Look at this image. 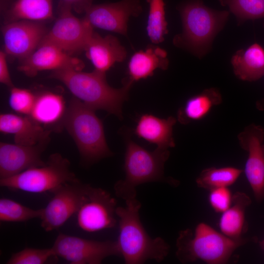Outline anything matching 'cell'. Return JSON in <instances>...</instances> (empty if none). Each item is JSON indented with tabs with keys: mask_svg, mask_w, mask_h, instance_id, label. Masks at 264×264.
<instances>
[{
	"mask_svg": "<svg viewBox=\"0 0 264 264\" xmlns=\"http://www.w3.org/2000/svg\"><path fill=\"white\" fill-rule=\"evenodd\" d=\"M50 77L64 84L73 95L95 110H102L122 118V105L128 98L132 83L125 80L120 88L110 87L105 73L95 70L91 72L74 68L55 70Z\"/></svg>",
	"mask_w": 264,
	"mask_h": 264,
	"instance_id": "obj_1",
	"label": "cell"
},
{
	"mask_svg": "<svg viewBox=\"0 0 264 264\" xmlns=\"http://www.w3.org/2000/svg\"><path fill=\"white\" fill-rule=\"evenodd\" d=\"M141 204L136 198L126 201V206L117 207L119 233L116 241L120 255L125 264H141L147 260L163 261L170 246L160 237L153 238L148 234L140 219Z\"/></svg>",
	"mask_w": 264,
	"mask_h": 264,
	"instance_id": "obj_2",
	"label": "cell"
},
{
	"mask_svg": "<svg viewBox=\"0 0 264 264\" xmlns=\"http://www.w3.org/2000/svg\"><path fill=\"white\" fill-rule=\"evenodd\" d=\"M170 155L168 150L156 148L150 151L127 136L124 169L125 177L114 186L117 197L126 201L136 198V187L151 182H163L177 186L179 181L166 177L165 163Z\"/></svg>",
	"mask_w": 264,
	"mask_h": 264,
	"instance_id": "obj_3",
	"label": "cell"
},
{
	"mask_svg": "<svg viewBox=\"0 0 264 264\" xmlns=\"http://www.w3.org/2000/svg\"><path fill=\"white\" fill-rule=\"evenodd\" d=\"M248 240L230 238L207 223L200 222L194 231L190 229L180 231L176 242V256L182 263L200 260L209 264H223Z\"/></svg>",
	"mask_w": 264,
	"mask_h": 264,
	"instance_id": "obj_4",
	"label": "cell"
},
{
	"mask_svg": "<svg viewBox=\"0 0 264 264\" xmlns=\"http://www.w3.org/2000/svg\"><path fill=\"white\" fill-rule=\"evenodd\" d=\"M95 111L74 97L63 121V127L74 140L82 162L87 166L113 154L106 142L103 124Z\"/></svg>",
	"mask_w": 264,
	"mask_h": 264,
	"instance_id": "obj_5",
	"label": "cell"
},
{
	"mask_svg": "<svg viewBox=\"0 0 264 264\" xmlns=\"http://www.w3.org/2000/svg\"><path fill=\"white\" fill-rule=\"evenodd\" d=\"M178 10L183 31L174 38V44L198 56L203 55L227 21L228 11L210 8L201 0H187L178 6Z\"/></svg>",
	"mask_w": 264,
	"mask_h": 264,
	"instance_id": "obj_6",
	"label": "cell"
},
{
	"mask_svg": "<svg viewBox=\"0 0 264 264\" xmlns=\"http://www.w3.org/2000/svg\"><path fill=\"white\" fill-rule=\"evenodd\" d=\"M77 179L70 170L69 161L61 154L55 153L50 155L44 166L0 179V186L11 190L32 193H53L63 184Z\"/></svg>",
	"mask_w": 264,
	"mask_h": 264,
	"instance_id": "obj_7",
	"label": "cell"
},
{
	"mask_svg": "<svg viewBox=\"0 0 264 264\" xmlns=\"http://www.w3.org/2000/svg\"><path fill=\"white\" fill-rule=\"evenodd\" d=\"M71 6L62 0L59 16L41 43L53 44L68 53L85 50L94 33L93 27L85 18L74 16Z\"/></svg>",
	"mask_w": 264,
	"mask_h": 264,
	"instance_id": "obj_8",
	"label": "cell"
},
{
	"mask_svg": "<svg viewBox=\"0 0 264 264\" xmlns=\"http://www.w3.org/2000/svg\"><path fill=\"white\" fill-rule=\"evenodd\" d=\"M56 257L71 264H100L106 258L120 255L116 241H98L60 234L51 247Z\"/></svg>",
	"mask_w": 264,
	"mask_h": 264,
	"instance_id": "obj_9",
	"label": "cell"
},
{
	"mask_svg": "<svg viewBox=\"0 0 264 264\" xmlns=\"http://www.w3.org/2000/svg\"><path fill=\"white\" fill-rule=\"evenodd\" d=\"M89 184L78 179L67 182L55 191L52 198L45 207L40 219L45 231H51L63 226L81 206Z\"/></svg>",
	"mask_w": 264,
	"mask_h": 264,
	"instance_id": "obj_10",
	"label": "cell"
},
{
	"mask_svg": "<svg viewBox=\"0 0 264 264\" xmlns=\"http://www.w3.org/2000/svg\"><path fill=\"white\" fill-rule=\"evenodd\" d=\"M116 204V199L108 192L90 185L76 214L78 226L88 232L114 227Z\"/></svg>",
	"mask_w": 264,
	"mask_h": 264,
	"instance_id": "obj_11",
	"label": "cell"
},
{
	"mask_svg": "<svg viewBox=\"0 0 264 264\" xmlns=\"http://www.w3.org/2000/svg\"><path fill=\"white\" fill-rule=\"evenodd\" d=\"M242 148L248 153L244 173L258 201L264 199V128L255 124L247 126L238 135Z\"/></svg>",
	"mask_w": 264,
	"mask_h": 264,
	"instance_id": "obj_12",
	"label": "cell"
},
{
	"mask_svg": "<svg viewBox=\"0 0 264 264\" xmlns=\"http://www.w3.org/2000/svg\"><path fill=\"white\" fill-rule=\"evenodd\" d=\"M142 10L140 0H121L92 4L86 10L85 18L93 27L127 35L129 18L137 17Z\"/></svg>",
	"mask_w": 264,
	"mask_h": 264,
	"instance_id": "obj_13",
	"label": "cell"
},
{
	"mask_svg": "<svg viewBox=\"0 0 264 264\" xmlns=\"http://www.w3.org/2000/svg\"><path fill=\"white\" fill-rule=\"evenodd\" d=\"M4 51L24 60L39 46L47 32L40 22L15 21L2 28Z\"/></svg>",
	"mask_w": 264,
	"mask_h": 264,
	"instance_id": "obj_14",
	"label": "cell"
},
{
	"mask_svg": "<svg viewBox=\"0 0 264 264\" xmlns=\"http://www.w3.org/2000/svg\"><path fill=\"white\" fill-rule=\"evenodd\" d=\"M50 139L34 145L0 143V178L9 177L27 169L44 166L42 159Z\"/></svg>",
	"mask_w": 264,
	"mask_h": 264,
	"instance_id": "obj_15",
	"label": "cell"
},
{
	"mask_svg": "<svg viewBox=\"0 0 264 264\" xmlns=\"http://www.w3.org/2000/svg\"><path fill=\"white\" fill-rule=\"evenodd\" d=\"M23 60L19 69L29 77H33L44 70L66 68L81 70L84 66L81 60L48 43H41L32 54Z\"/></svg>",
	"mask_w": 264,
	"mask_h": 264,
	"instance_id": "obj_16",
	"label": "cell"
},
{
	"mask_svg": "<svg viewBox=\"0 0 264 264\" xmlns=\"http://www.w3.org/2000/svg\"><path fill=\"white\" fill-rule=\"evenodd\" d=\"M0 131L13 135L15 143L23 145H34L49 139L51 132L30 115L8 113L0 115Z\"/></svg>",
	"mask_w": 264,
	"mask_h": 264,
	"instance_id": "obj_17",
	"label": "cell"
},
{
	"mask_svg": "<svg viewBox=\"0 0 264 264\" xmlns=\"http://www.w3.org/2000/svg\"><path fill=\"white\" fill-rule=\"evenodd\" d=\"M85 51L94 70L103 73L115 63L123 61L127 57L126 49L117 38L110 35L102 37L94 32Z\"/></svg>",
	"mask_w": 264,
	"mask_h": 264,
	"instance_id": "obj_18",
	"label": "cell"
},
{
	"mask_svg": "<svg viewBox=\"0 0 264 264\" xmlns=\"http://www.w3.org/2000/svg\"><path fill=\"white\" fill-rule=\"evenodd\" d=\"M176 121L173 116L161 118L144 113L138 119L134 132L139 138L156 145V148L168 150L175 146L173 129Z\"/></svg>",
	"mask_w": 264,
	"mask_h": 264,
	"instance_id": "obj_19",
	"label": "cell"
},
{
	"mask_svg": "<svg viewBox=\"0 0 264 264\" xmlns=\"http://www.w3.org/2000/svg\"><path fill=\"white\" fill-rule=\"evenodd\" d=\"M67 107L64 97L58 93L45 91L36 95L30 116L46 129L63 128Z\"/></svg>",
	"mask_w": 264,
	"mask_h": 264,
	"instance_id": "obj_20",
	"label": "cell"
},
{
	"mask_svg": "<svg viewBox=\"0 0 264 264\" xmlns=\"http://www.w3.org/2000/svg\"><path fill=\"white\" fill-rule=\"evenodd\" d=\"M169 65L167 53L156 45H150L143 50L135 52L128 66V81L133 83L153 76L157 69L165 70Z\"/></svg>",
	"mask_w": 264,
	"mask_h": 264,
	"instance_id": "obj_21",
	"label": "cell"
},
{
	"mask_svg": "<svg viewBox=\"0 0 264 264\" xmlns=\"http://www.w3.org/2000/svg\"><path fill=\"white\" fill-rule=\"evenodd\" d=\"M251 203L250 198L243 192H237L233 195L231 206L221 213L220 218V232L233 239L243 238L242 235L247 228L246 209Z\"/></svg>",
	"mask_w": 264,
	"mask_h": 264,
	"instance_id": "obj_22",
	"label": "cell"
},
{
	"mask_svg": "<svg viewBox=\"0 0 264 264\" xmlns=\"http://www.w3.org/2000/svg\"><path fill=\"white\" fill-rule=\"evenodd\" d=\"M235 74L239 79L255 81L264 76V48L255 43L237 51L231 59Z\"/></svg>",
	"mask_w": 264,
	"mask_h": 264,
	"instance_id": "obj_23",
	"label": "cell"
},
{
	"mask_svg": "<svg viewBox=\"0 0 264 264\" xmlns=\"http://www.w3.org/2000/svg\"><path fill=\"white\" fill-rule=\"evenodd\" d=\"M222 98L219 90L210 88L189 98L179 109L177 120L182 124H188L205 117L215 106L221 103Z\"/></svg>",
	"mask_w": 264,
	"mask_h": 264,
	"instance_id": "obj_24",
	"label": "cell"
},
{
	"mask_svg": "<svg viewBox=\"0 0 264 264\" xmlns=\"http://www.w3.org/2000/svg\"><path fill=\"white\" fill-rule=\"evenodd\" d=\"M9 13L15 21L41 22L53 16L52 0H17L11 5Z\"/></svg>",
	"mask_w": 264,
	"mask_h": 264,
	"instance_id": "obj_25",
	"label": "cell"
},
{
	"mask_svg": "<svg viewBox=\"0 0 264 264\" xmlns=\"http://www.w3.org/2000/svg\"><path fill=\"white\" fill-rule=\"evenodd\" d=\"M242 171L233 167H210L203 170L197 178V186L211 190L233 184Z\"/></svg>",
	"mask_w": 264,
	"mask_h": 264,
	"instance_id": "obj_26",
	"label": "cell"
},
{
	"mask_svg": "<svg viewBox=\"0 0 264 264\" xmlns=\"http://www.w3.org/2000/svg\"><path fill=\"white\" fill-rule=\"evenodd\" d=\"M149 5L146 31L148 37L154 44L162 42L168 33L164 0H146Z\"/></svg>",
	"mask_w": 264,
	"mask_h": 264,
	"instance_id": "obj_27",
	"label": "cell"
},
{
	"mask_svg": "<svg viewBox=\"0 0 264 264\" xmlns=\"http://www.w3.org/2000/svg\"><path fill=\"white\" fill-rule=\"evenodd\" d=\"M43 208L33 209L7 198L0 199V220L3 222H23L40 219Z\"/></svg>",
	"mask_w": 264,
	"mask_h": 264,
	"instance_id": "obj_28",
	"label": "cell"
},
{
	"mask_svg": "<svg viewBox=\"0 0 264 264\" xmlns=\"http://www.w3.org/2000/svg\"><path fill=\"white\" fill-rule=\"evenodd\" d=\"M240 21L264 18V0H219Z\"/></svg>",
	"mask_w": 264,
	"mask_h": 264,
	"instance_id": "obj_29",
	"label": "cell"
},
{
	"mask_svg": "<svg viewBox=\"0 0 264 264\" xmlns=\"http://www.w3.org/2000/svg\"><path fill=\"white\" fill-rule=\"evenodd\" d=\"M52 257H56L52 248L44 249L25 248L13 254L6 264H43Z\"/></svg>",
	"mask_w": 264,
	"mask_h": 264,
	"instance_id": "obj_30",
	"label": "cell"
},
{
	"mask_svg": "<svg viewBox=\"0 0 264 264\" xmlns=\"http://www.w3.org/2000/svg\"><path fill=\"white\" fill-rule=\"evenodd\" d=\"M36 95L31 90L13 87L10 88L9 104L15 112L29 115L34 106Z\"/></svg>",
	"mask_w": 264,
	"mask_h": 264,
	"instance_id": "obj_31",
	"label": "cell"
},
{
	"mask_svg": "<svg viewBox=\"0 0 264 264\" xmlns=\"http://www.w3.org/2000/svg\"><path fill=\"white\" fill-rule=\"evenodd\" d=\"M233 195L228 187L210 190L208 200L211 207L217 213H222L231 205Z\"/></svg>",
	"mask_w": 264,
	"mask_h": 264,
	"instance_id": "obj_32",
	"label": "cell"
},
{
	"mask_svg": "<svg viewBox=\"0 0 264 264\" xmlns=\"http://www.w3.org/2000/svg\"><path fill=\"white\" fill-rule=\"evenodd\" d=\"M0 82L9 87H14L11 79L5 51H0Z\"/></svg>",
	"mask_w": 264,
	"mask_h": 264,
	"instance_id": "obj_33",
	"label": "cell"
},
{
	"mask_svg": "<svg viewBox=\"0 0 264 264\" xmlns=\"http://www.w3.org/2000/svg\"><path fill=\"white\" fill-rule=\"evenodd\" d=\"M71 6L74 5L78 10L84 11L92 5V0H62Z\"/></svg>",
	"mask_w": 264,
	"mask_h": 264,
	"instance_id": "obj_34",
	"label": "cell"
},
{
	"mask_svg": "<svg viewBox=\"0 0 264 264\" xmlns=\"http://www.w3.org/2000/svg\"><path fill=\"white\" fill-rule=\"evenodd\" d=\"M256 106L257 108L259 110H264V99L261 101H258L256 104Z\"/></svg>",
	"mask_w": 264,
	"mask_h": 264,
	"instance_id": "obj_35",
	"label": "cell"
},
{
	"mask_svg": "<svg viewBox=\"0 0 264 264\" xmlns=\"http://www.w3.org/2000/svg\"><path fill=\"white\" fill-rule=\"evenodd\" d=\"M262 246L263 247L264 250V241H263V242H262Z\"/></svg>",
	"mask_w": 264,
	"mask_h": 264,
	"instance_id": "obj_36",
	"label": "cell"
},
{
	"mask_svg": "<svg viewBox=\"0 0 264 264\" xmlns=\"http://www.w3.org/2000/svg\"><path fill=\"white\" fill-rule=\"evenodd\" d=\"M263 149H264V145H263Z\"/></svg>",
	"mask_w": 264,
	"mask_h": 264,
	"instance_id": "obj_37",
	"label": "cell"
}]
</instances>
